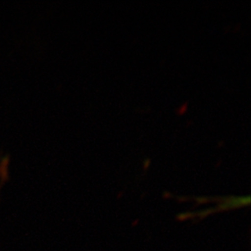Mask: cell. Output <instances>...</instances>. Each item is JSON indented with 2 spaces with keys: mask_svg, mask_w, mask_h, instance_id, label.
<instances>
[{
  "mask_svg": "<svg viewBox=\"0 0 251 251\" xmlns=\"http://www.w3.org/2000/svg\"><path fill=\"white\" fill-rule=\"evenodd\" d=\"M250 203H251L250 196L230 197V198H226L223 201H221L220 205L217 206V208H218V210H227V209H231V208L248 206V205H250Z\"/></svg>",
  "mask_w": 251,
  "mask_h": 251,
  "instance_id": "cell-1",
  "label": "cell"
}]
</instances>
